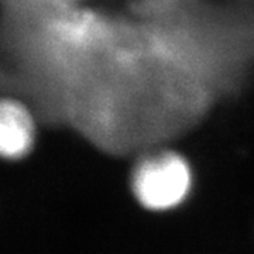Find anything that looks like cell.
Wrapping results in <instances>:
<instances>
[{
    "label": "cell",
    "mask_w": 254,
    "mask_h": 254,
    "mask_svg": "<svg viewBox=\"0 0 254 254\" xmlns=\"http://www.w3.org/2000/svg\"><path fill=\"white\" fill-rule=\"evenodd\" d=\"M193 188V171L185 155L168 148L137 160L130 173V190L147 210L167 212L181 206Z\"/></svg>",
    "instance_id": "1"
},
{
    "label": "cell",
    "mask_w": 254,
    "mask_h": 254,
    "mask_svg": "<svg viewBox=\"0 0 254 254\" xmlns=\"http://www.w3.org/2000/svg\"><path fill=\"white\" fill-rule=\"evenodd\" d=\"M46 38L48 46L64 55H78L100 47L109 37L105 18L88 10H57L47 18Z\"/></svg>",
    "instance_id": "2"
},
{
    "label": "cell",
    "mask_w": 254,
    "mask_h": 254,
    "mask_svg": "<svg viewBox=\"0 0 254 254\" xmlns=\"http://www.w3.org/2000/svg\"><path fill=\"white\" fill-rule=\"evenodd\" d=\"M36 141V123L30 110L17 100L0 99V157L17 160Z\"/></svg>",
    "instance_id": "3"
}]
</instances>
